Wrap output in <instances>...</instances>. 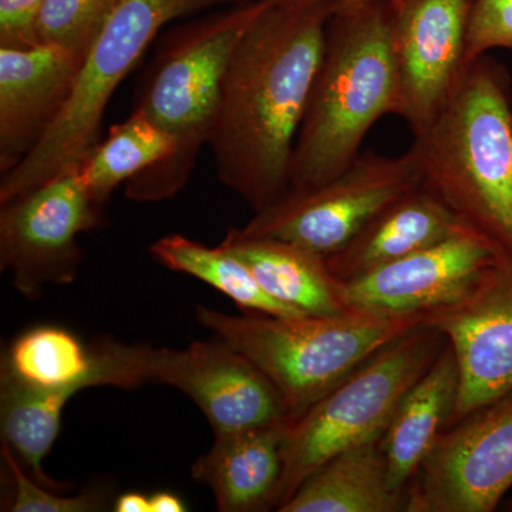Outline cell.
<instances>
[{"label":"cell","mask_w":512,"mask_h":512,"mask_svg":"<svg viewBox=\"0 0 512 512\" xmlns=\"http://www.w3.org/2000/svg\"><path fill=\"white\" fill-rule=\"evenodd\" d=\"M336 5H272L229 63L210 146L218 178L255 212L289 191L293 151Z\"/></svg>","instance_id":"6da1fadb"},{"label":"cell","mask_w":512,"mask_h":512,"mask_svg":"<svg viewBox=\"0 0 512 512\" xmlns=\"http://www.w3.org/2000/svg\"><path fill=\"white\" fill-rule=\"evenodd\" d=\"M400 106L389 0L339 3L326 26L322 62L296 138L289 190L342 174L377 121L399 116Z\"/></svg>","instance_id":"7a4b0ae2"},{"label":"cell","mask_w":512,"mask_h":512,"mask_svg":"<svg viewBox=\"0 0 512 512\" xmlns=\"http://www.w3.org/2000/svg\"><path fill=\"white\" fill-rule=\"evenodd\" d=\"M412 148L421 185L495 247L512 251V107L504 67L480 57Z\"/></svg>","instance_id":"3957f363"},{"label":"cell","mask_w":512,"mask_h":512,"mask_svg":"<svg viewBox=\"0 0 512 512\" xmlns=\"http://www.w3.org/2000/svg\"><path fill=\"white\" fill-rule=\"evenodd\" d=\"M268 0H247L171 29L147 69L136 107L174 140V153L126 184V197L160 202L190 180L208 146L235 50Z\"/></svg>","instance_id":"277c9868"},{"label":"cell","mask_w":512,"mask_h":512,"mask_svg":"<svg viewBox=\"0 0 512 512\" xmlns=\"http://www.w3.org/2000/svg\"><path fill=\"white\" fill-rule=\"evenodd\" d=\"M195 316L202 328L242 353L271 380L292 420L424 318L357 308L330 316H234L207 306H197Z\"/></svg>","instance_id":"5b68a950"},{"label":"cell","mask_w":512,"mask_h":512,"mask_svg":"<svg viewBox=\"0 0 512 512\" xmlns=\"http://www.w3.org/2000/svg\"><path fill=\"white\" fill-rule=\"evenodd\" d=\"M247 0H124L84 57L72 94L36 147L0 180V205L72 168L99 143L104 111L168 23Z\"/></svg>","instance_id":"8992f818"},{"label":"cell","mask_w":512,"mask_h":512,"mask_svg":"<svg viewBox=\"0 0 512 512\" xmlns=\"http://www.w3.org/2000/svg\"><path fill=\"white\" fill-rule=\"evenodd\" d=\"M446 343L443 333L421 322L367 357L338 386L291 420L276 510L330 458L380 439L394 410Z\"/></svg>","instance_id":"52a82bcc"},{"label":"cell","mask_w":512,"mask_h":512,"mask_svg":"<svg viewBox=\"0 0 512 512\" xmlns=\"http://www.w3.org/2000/svg\"><path fill=\"white\" fill-rule=\"evenodd\" d=\"M421 185L419 158L360 154L338 177L289 190L281 200L239 228L248 237L279 239L329 258L355 237L377 212Z\"/></svg>","instance_id":"ba28073f"},{"label":"cell","mask_w":512,"mask_h":512,"mask_svg":"<svg viewBox=\"0 0 512 512\" xmlns=\"http://www.w3.org/2000/svg\"><path fill=\"white\" fill-rule=\"evenodd\" d=\"M100 222L101 205L87 190L80 165L72 168L2 204L0 268L32 301L46 285L72 284L83 259L79 237Z\"/></svg>","instance_id":"9c48e42d"},{"label":"cell","mask_w":512,"mask_h":512,"mask_svg":"<svg viewBox=\"0 0 512 512\" xmlns=\"http://www.w3.org/2000/svg\"><path fill=\"white\" fill-rule=\"evenodd\" d=\"M512 488V392L441 433L407 488L406 512H491Z\"/></svg>","instance_id":"30bf717a"},{"label":"cell","mask_w":512,"mask_h":512,"mask_svg":"<svg viewBox=\"0 0 512 512\" xmlns=\"http://www.w3.org/2000/svg\"><path fill=\"white\" fill-rule=\"evenodd\" d=\"M423 323L446 336L460 370L448 427L512 392V251L500 249L466 295L427 312Z\"/></svg>","instance_id":"8fae6325"},{"label":"cell","mask_w":512,"mask_h":512,"mask_svg":"<svg viewBox=\"0 0 512 512\" xmlns=\"http://www.w3.org/2000/svg\"><path fill=\"white\" fill-rule=\"evenodd\" d=\"M400 80L399 117L419 136L439 116L468 72L473 0H389Z\"/></svg>","instance_id":"7c38bea8"},{"label":"cell","mask_w":512,"mask_h":512,"mask_svg":"<svg viewBox=\"0 0 512 512\" xmlns=\"http://www.w3.org/2000/svg\"><path fill=\"white\" fill-rule=\"evenodd\" d=\"M144 362L147 382L167 384L190 397L214 434L291 419L271 380L224 340L195 342L187 349L146 346Z\"/></svg>","instance_id":"4fadbf2b"},{"label":"cell","mask_w":512,"mask_h":512,"mask_svg":"<svg viewBox=\"0 0 512 512\" xmlns=\"http://www.w3.org/2000/svg\"><path fill=\"white\" fill-rule=\"evenodd\" d=\"M498 249L474 229L342 282L349 308L389 316L426 315L466 295Z\"/></svg>","instance_id":"5bb4252c"},{"label":"cell","mask_w":512,"mask_h":512,"mask_svg":"<svg viewBox=\"0 0 512 512\" xmlns=\"http://www.w3.org/2000/svg\"><path fill=\"white\" fill-rule=\"evenodd\" d=\"M83 59L50 43L0 47V173L16 167L55 123Z\"/></svg>","instance_id":"9a60e30c"},{"label":"cell","mask_w":512,"mask_h":512,"mask_svg":"<svg viewBox=\"0 0 512 512\" xmlns=\"http://www.w3.org/2000/svg\"><path fill=\"white\" fill-rule=\"evenodd\" d=\"M2 373L28 386L73 394L96 386L133 390L144 384L140 346L103 340L86 348L69 330L53 325L19 335L3 357Z\"/></svg>","instance_id":"2e32d148"},{"label":"cell","mask_w":512,"mask_h":512,"mask_svg":"<svg viewBox=\"0 0 512 512\" xmlns=\"http://www.w3.org/2000/svg\"><path fill=\"white\" fill-rule=\"evenodd\" d=\"M291 420L215 434L214 444L192 464L191 473L198 483L210 488L218 511L278 508L284 441Z\"/></svg>","instance_id":"e0dca14e"},{"label":"cell","mask_w":512,"mask_h":512,"mask_svg":"<svg viewBox=\"0 0 512 512\" xmlns=\"http://www.w3.org/2000/svg\"><path fill=\"white\" fill-rule=\"evenodd\" d=\"M467 229L437 195L420 185L377 212L326 262L340 282H348Z\"/></svg>","instance_id":"ac0fdd59"},{"label":"cell","mask_w":512,"mask_h":512,"mask_svg":"<svg viewBox=\"0 0 512 512\" xmlns=\"http://www.w3.org/2000/svg\"><path fill=\"white\" fill-rule=\"evenodd\" d=\"M460 370L446 343L436 362L406 393L380 437L390 483L407 493L431 450L447 429L456 407Z\"/></svg>","instance_id":"d6986e66"},{"label":"cell","mask_w":512,"mask_h":512,"mask_svg":"<svg viewBox=\"0 0 512 512\" xmlns=\"http://www.w3.org/2000/svg\"><path fill=\"white\" fill-rule=\"evenodd\" d=\"M222 247L251 269L258 284L276 301L305 315H338L349 309L342 282L330 272L326 258L274 238L248 237L231 228Z\"/></svg>","instance_id":"ffe728a7"},{"label":"cell","mask_w":512,"mask_h":512,"mask_svg":"<svg viewBox=\"0 0 512 512\" xmlns=\"http://www.w3.org/2000/svg\"><path fill=\"white\" fill-rule=\"evenodd\" d=\"M380 439L350 447L311 474L279 512L406 511L407 493L390 483Z\"/></svg>","instance_id":"44dd1931"},{"label":"cell","mask_w":512,"mask_h":512,"mask_svg":"<svg viewBox=\"0 0 512 512\" xmlns=\"http://www.w3.org/2000/svg\"><path fill=\"white\" fill-rule=\"evenodd\" d=\"M74 394L69 390L39 389L2 373L0 376V426L3 443L37 483L56 491L72 490L47 476L43 461L52 450L62 426V413Z\"/></svg>","instance_id":"7402d4cb"},{"label":"cell","mask_w":512,"mask_h":512,"mask_svg":"<svg viewBox=\"0 0 512 512\" xmlns=\"http://www.w3.org/2000/svg\"><path fill=\"white\" fill-rule=\"evenodd\" d=\"M150 254L165 268L194 276L224 293L242 311L282 318L305 316V313L269 296L251 269L221 244L211 248L183 235L173 234L153 242Z\"/></svg>","instance_id":"603a6c76"},{"label":"cell","mask_w":512,"mask_h":512,"mask_svg":"<svg viewBox=\"0 0 512 512\" xmlns=\"http://www.w3.org/2000/svg\"><path fill=\"white\" fill-rule=\"evenodd\" d=\"M174 140L143 111L133 113L110 127L80 164L84 183L93 200L103 207L121 184L163 163L174 153Z\"/></svg>","instance_id":"cb8c5ba5"},{"label":"cell","mask_w":512,"mask_h":512,"mask_svg":"<svg viewBox=\"0 0 512 512\" xmlns=\"http://www.w3.org/2000/svg\"><path fill=\"white\" fill-rule=\"evenodd\" d=\"M124 0H43L35 22L36 43H50L86 57Z\"/></svg>","instance_id":"d4e9b609"},{"label":"cell","mask_w":512,"mask_h":512,"mask_svg":"<svg viewBox=\"0 0 512 512\" xmlns=\"http://www.w3.org/2000/svg\"><path fill=\"white\" fill-rule=\"evenodd\" d=\"M3 466L9 474L10 497L6 510L13 512H96L106 510V494L89 490L77 495H60L37 483L26 473L8 444L2 443Z\"/></svg>","instance_id":"484cf974"},{"label":"cell","mask_w":512,"mask_h":512,"mask_svg":"<svg viewBox=\"0 0 512 512\" xmlns=\"http://www.w3.org/2000/svg\"><path fill=\"white\" fill-rule=\"evenodd\" d=\"M494 49H512V0H473L466 67Z\"/></svg>","instance_id":"4316f807"},{"label":"cell","mask_w":512,"mask_h":512,"mask_svg":"<svg viewBox=\"0 0 512 512\" xmlns=\"http://www.w3.org/2000/svg\"><path fill=\"white\" fill-rule=\"evenodd\" d=\"M43 0H0V47L37 45L35 22Z\"/></svg>","instance_id":"83f0119b"},{"label":"cell","mask_w":512,"mask_h":512,"mask_svg":"<svg viewBox=\"0 0 512 512\" xmlns=\"http://www.w3.org/2000/svg\"><path fill=\"white\" fill-rule=\"evenodd\" d=\"M113 511L116 512H151L150 497L137 491H128L119 495L114 501Z\"/></svg>","instance_id":"f1b7e54d"},{"label":"cell","mask_w":512,"mask_h":512,"mask_svg":"<svg viewBox=\"0 0 512 512\" xmlns=\"http://www.w3.org/2000/svg\"><path fill=\"white\" fill-rule=\"evenodd\" d=\"M151 512H184L187 505L181 500L180 495L170 491H158L150 495Z\"/></svg>","instance_id":"f546056e"},{"label":"cell","mask_w":512,"mask_h":512,"mask_svg":"<svg viewBox=\"0 0 512 512\" xmlns=\"http://www.w3.org/2000/svg\"><path fill=\"white\" fill-rule=\"evenodd\" d=\"M272 5H305V3H333V5H339V3L350 2V0H268Z\"/></svg>","instance_id":"4dcf8cb0"},{"label":"cell","mask_w":512,"mask_h":512,"mask_svg":"<svg viewBox=\"0 0 512 512\" xmlns=\"http://www.w3.org/2000/svg\"><path fill=\"white\" fill-rule=\"evenodd\" d=\"M503 505L505 511H512V495L510 498H505Z\"/></svg>","instance_id":"1f68e13d"}]
</instances>
